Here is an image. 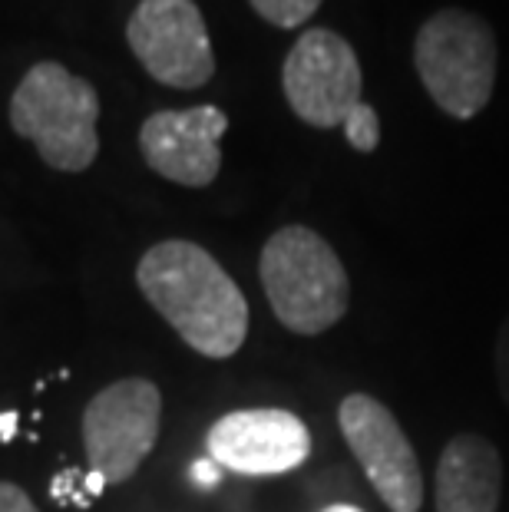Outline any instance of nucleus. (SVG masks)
Instances as JSON below:
<instances>
[{
  "label": "nucleus",
  "instance_id": "obj_1",
  "mask_svg": "<svg viewBox=\"0 0 509 512\" xmlns=\"http://www.w3.org/2000/svg\"><path fill=\"white\" fill-rule=\"evenodd\" d=\"M136 285L196 354L225 361L245 344V294L202 245L186 238L153 245L136 265Z\"/></svg>",
  "mask_w": 509,
  "mask_h": 512
},
{
  "label": "nucleus",
  "instance_id": "obj_2",
  "mask_svg": "<svg viewBox=\"0 0 509 512\" xmlns=\"http://www.w3.org/2000/svg\"><path fill=\"white\" fill-rule=\"evenodd\" d=\"M100 93L57 60L34 63L10 96V126L57 172H83L100 156Z\"/></svg>",
  "mask_w": 509,
  "mask_h": 512
},
{
  "label": "nucleus",
  "instance_id": "obj_3",
  "mask_svg": "<svg viewBox=\"0 0 509 512\" xmlns=\"http://www.w3.org/2000/svg\"><path fill=\"white\" fill-rule=\"evenodd\" d=\"M258 275L275 318L295 334H324L351 304V281L338 252L308 225H285L268 238Z\"/></svg>",
  "mask_w": 509,
  "mask_h": 512
},
{
  "label": "nucleus",
  "instance_id": "obj_4",
  "mask_svg": "<svg viewBox=\"0 0 509 512\" xmlns=\"http://www.w3.org/2000/svg\"><path fill=\"white\" fill-rule=\"evenodd\" d=\"M414 67L430 100L453 119H473L496 86V37L470 10H437L414 40Z\"/></svg>",
  "mask_w": 509,
  "mask_h": 512
},
{
  "label": "nucleus",
  "instance_id": "obj_5",
  "mask_svg": "<svg viewBox=\"0 0 509 512\" xmlns=\"http://www.w3.org/2000/svg\"><path fill=\"white\" fill-rule=\"evenodd\" d=\"M162 427V394L153 380L126 377L100 390L83 413V443L90 470L110 486L133 479L153 453Z\"/></svg>",
  "mask_w": 509,
  "mask_h": 512
},
{
  "label": "nucleus",
  "instance_id": "obj_6",
  "mask_svg": "<svg viewBox=\"0 0 509 512\" xmlns=\"http://www.w3.org/2000/svg\"><path fill=\"white\" fill-rule=\"evenodd\" d=\"M361 86L354 47L328 27L305 30L281 67V90L291 113L314 129L344 126L354 106L364 103Z\"/></svg>",
  "mask_w": 509,
  "mask_h": 512
},
{
  "label": "nucleus",
  "instance_id": "obj_7",
  "mask_svg": "<svg viewBox=\"0 0 509 512\" xmlns=\"http://www.w3.org/2000/svg\"><path fill=\"white\" fill-rule=\"evenodd\" d=\"M126 43L156 83L199 90L215 76L209 27L196 0H139Z\"/></svg>",
  "mask_w": 509,
  "mask_h": 512
},
{
  "label": "nucleus",
  "instance_id": "obj_8",
  "mask_svg": "<svg viewBox=\"0 0 509 512\" xmlns=\"http://www.w3.org/2000/svg\"><path fill=\"white\" fill-rule=\"evenodd\" d=\"M344 443L361 463L367 483L391 512H420L424 506V473L404 427L391 407L371 394H348L338 407Z\"/></svg>",
  "mask_w": 509,
  "mask_h": 512
},
{
  "label": "nucleus",
  "instance_id": "obj_9",
  "mask_svg": "<svg viewBox=\"0 0 509 512\" xmlns=\"http://www.w3.org/2000/svg\"><path fill=\"white\" fill-rule=\"evenodd\" d=\"M209 456L222 470L242 476H281L311 456V433L291 410H235L212 423Z\"/></svg>",
  "mask_w": 509,
  "mask_h": 512
},
{
  "label": "nucleus",
  "instance_id": "obj_10",
  "mask_svg": "<svg viewBox=\"0 0 509 512\" xmlns=\"http://www.w3.org/2000/svg\"><path fill=\"white\" fill-rule=\"evenodd\" d=\"M229 116L219 106H192V110H159L139 129V152L156 176L205 189L222 169V136Z\"/></svg>",
  "mask_w": 509,
  "mask_h": 512
},
{
  "label": "nucleus",
  "instance_id": "obj_11",
  "mask_svg": "<svg viewBox=\"0 0 509 512\" xmlns=\"http://www.w3.org/2000/svg\"><path fill=\"white\" fill-rule=\"evenodd\" d=\"M503 496L500 450L480 433H457L440 453L433 503L437 512H496Z\"/></svg>",
  "mask_w": 509,
  "mask_h": 512
},
{
  "label": "nucleus",
  "instance_id": "obj_12",
  "mask_svg": "<svg viewBox=\"0 0 509 512\" xmlns=\"http://www.w3.org/2000/svg\"><path fill=\"white\" fill-rule=\"evenodd\" d=\"M252 10L272 27L281 30H298L314 17V10L321 7V0H248Z\"/></svg>",
  "mask_w": 509,
  "mask_h": 512
},
{
  "label": "nucleus",
  "instance_id": "obj_13",
  "mask_svg": "<svg viewBox=\"0 0 509 512\" xmlns=\"http://www.w3.org/2000/svg\"><path fill=\"white\" fill-rule=\"evenodd\" d=\"M344 136H348L351 149L357 152H374L377 143H381V119H377L374 106H354L351 116L344 119Z\"/></svg>",
  "mask_w": 509,
  "mask_h": 512
},
{
  "label": "nucleus",
  "instance_id": "obj_14",
  "mask_svg": "<svg viewBox=\"0 0 509 512\" xmlns=\"http://www.w3.org/2000/svg\"><path fill=\"white\" fill-rule=\"evenodd\" d=\"M50 496L57 499L60 506L90 509V503H93V496L86 493V473L77 470V466H70V470H63L60 476L50 479Z\"/></svg>",
  "mask_w": 509,
  "mask_h": 512
},
{
  "label": "nucleus",
  "instance_id": "obj_15",
  "mask_svg": "<svg viewBox=\"0 0 509 512\" xmlns=\"http://www.w3.org/2000/svg\"><path fill=\"white\" fill-rule=\"evenodd\" d=\"M496 387H500V397L509 407V314L500 324V334H496Z\"/></svg>",
  "mask_w": 509,
  "mask_h": 512
},
{
  "label": "nucleus",
  "instance_id": "obj_16",
  "mask_svg": "<svg viewBox=\"0 0 509 512\" xmlns=\"http://www.w3.org/2000/svg\"><path fill=\"white\" fill-rule=\"evenodd\" d=\"M0 512H40V509L17 483H4L0 479Z\"/></svg>",
  "mask_w": 509,
  "mask_h": 512
},
{
  "label": "nucleus",
  "instance_id": "obj_17",
  "mask_svg": "<svg viewBox=\"0 0 509 512\" xmlns=\"http://www.w3.org/2000/svg\"><path fill=\"white\" fill-rule=\"evenodd\" d=\"M192 479H196V486L202 489H212V486H219L222 483V466L212 460H196L192 463Z\"/></svg>",
  "mask_w": 509,
  "mask_h": 512
},
{
  "label": "nucleus",
  "instance_id": "obj_18",
  "mask_svg": "<svg viewBox=\"0 0 509 512\" xmlns=\"http://www.w3.org/2000/svg\"><path fill=\"white\" fill-rule=\"evenodd\" d=\"M17 423H20V413L17 410L0 413V443H10V440L17 437Z\"/></svg>",
  "mask_w": 509,
  "mask_h": 512
},
{
  "label": "nucleus",
  "instance_id": "obj_19",
  "mask_svg": "<svg viewBox=\"0 0 509 512\" xmlns=\"http://www.w3.org/2000/svg\"><path fill=\"white\" fill-rule=\"evenodd\" d=\"M106 486H110V483H106V479H103V473H96V470H90V473H86V493H90L93 499L100 496Z\"/></svg>",
  "mask_w": 509,
  "mask_h": 512
},
{
  "label": "nucleus",
  "instance_id": "obj_20",
  "mask_svg": "<svg viewBox=\"0 0 509 512\" xmlns=\"http://www.w3.org/2000/svg\"><path fill=\"white\" fill-rule=\"evenodd\" d=\"M324 512H364V509H357V506H348V503H338V506H328Z\"/></svg>",
  "mask_w": 509,
  "mask_h": 512
}]
</instances>
